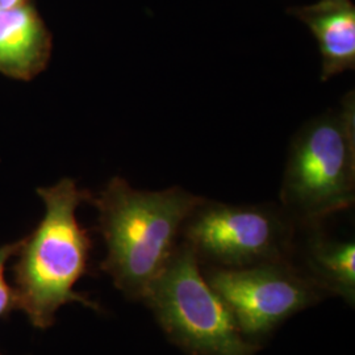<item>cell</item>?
<instances>
[{
	"label": "cell",
	"mask_w": 355,
	"mask_h": 355,
	"mask_svg": "<svg viewBox=\"0 0 355 355\" xmlns=\"http://www.w3.org/2000/svg\"><path fill=\"white\" fill-rule=\"evenodd\" d=\"M51 41L29 6L0 12V73L19 80L38 76L51 60Z\"/></svg>",
	"instance_id": "ba28073f"
},
{
	"label": "cell",
	"mask_w": 355,
	"mask_h": 355,
	"mask_svg": "<svg viewBox=\"0 0 355 355\" xmlns=\"http://www.w3.org/2000/svg\"><path fill=\"white\" fill-rule=\"evenodd\" d=\"M295 227H320L355 200V99L311 120L292 142L280 190Z\"/></svg>",
	"instance_id": "3957f363"
},
{
	"label": "cell",
	"mask_w": 355,
	"mask_h": 355,
	"mask_svg": "<svg viewBox=\"0 0 355 355\" xmlns=\"http://www.w3.org/2000/svg\"><path fill=\"white\" fill-rule=\"evenodd\" d=\"M288 12L309 28L321 54V80L355 67V6L352 0H318Z\"/></svg>",
	"instance_id": "52a82bcc"
},
{
	"label": "cell",
	"mask_w": 355,
	"mask_h": 355,
	"mask_svg": "<svg viewBox=\"0 0 355 355\" xmlns=\"http://www.w3.org/2000/svg\"><path fill=\"white\" fill-rule=\"evenodd\" d=\"M202 271L243 338L258 346L284 321L327 297L291 261Z\"/></svg>",
	"instance_id": "8992f818"
},
{
	"label": "cell",
	"mask_w": 355,
	"mask_h": 355,
	"mask_svg": "<svg viewBox=\"0 0 355 355\" xmlns=\"http://www.w3.org/2000/svg\"><path fill=\"white\" fill-rule=\"evenodd\" d=\"M91 200L98 208L107 246L103 271L128 299L142 302L175 252L184 221L203 198L178 186L136 190L114 177Z\"/></svg>",
	"instance_id": "6da1fadb"
},
{
	"label": "cell",
	"mask_w": 355,
	"mask_h": 355,
	"mask_svg": "<svg viewBox=\"0 0 355 355\" xmlns=\"http://www.w3.org/2000/svg\"><path fill=\"white\" fill-rule=\"evenodd\" d=\"M37 192L45 214L16 253L13 290L16 309H21L35 328L46 329L64 305L79 303L94 311H99V305L74 290L89 271L91 239L79 224L76 209L91 199L89 192L79 190L70 178Z\"/></svg>",
	"instance_id": "7a4b0ae2"
},
{
	"label": "cell",
	"mask_w": 355,
	"mask_h": 355,
	"mask_svg": "<svg viewBox=\"0 0 355 355\" xmlns=\"http://www.w3.org/2000/svg\"><path fill=\"white\" fill-rule=\"evenodd\" d=\"M20 241L7 243L0 248V318H6L16 309V296L15 290L6 280V266L10 258L17 253L20 248Z\"/></svg>",
	"instance_id": "30bf717a"
},
{
	"label": "cell",
	"mask_w": 355,
	"mask_h": 355,
	"mask_svg": "<svg viewBox=\"0 0 355 355\" xmlns=\"http://www.w3.org/2000/svg\"><path fill=\"white\" fill-rule=\"evenodd\" d=\"M24 4H28L26 0H0V12L10 11V10H13V8L21 7Z\"/></svg>",
	"instance_id": "8fae6325"
},
{
	"label": "cell",
	"mask_w": 355,
	"mask_h": 355,
	"mask_svg": "<svg viewBox=\"0 0 355 355\" xmlns=\"http://www.w3.org/2000/svg\"><path fill=\"white\" fill-rule=\"evenodd\" d=\"M142 302L166 337L190 355H255L261 346L243 338L227 305L204 278L190 246L179 245Z\"/></svg>",
	"instance_id": "277c9868"
},
{
	"label": "cell",
	"mask_w": 355,
	"mask_h": 355,
	"mask_svg": "<svg viewBox=\"0 0 355 355\" xmlns=\"http://www.w3.org/2000/svg\"><path fill=\"white\" fill-rule=\"evenodd\" d=\"M295 229L282 209L204 199L183 224L180 237L202 267L240 268L291 261Z\"/></svg>",
	"instance_id": "5b68a950"
},
{
	"label": "cell",
	"mask_w": 355,
	"mask_h": 355,
	"mask_svg": "<svg viewBox=\"0 0 355 355\" xmlns=\"http://www.w3.org/2000/svg\"><path fill=\"white\" fill-rule=\"evenodd\" d=\"M300 262H292L325 296H338L352 308L355 304L354 241L330 240L318 227L308 228Z\"/></svg>",
	"instance_id": "9c48e42d"
},
{
	"label": "cell",
	"mask_w": 355,
	"mask_h": 355,
	"mask_svg": "<svg viewBox=\"0 0 355 355\" xmlns=\"http://www.w3.org/2000/svg\"><path fill=\"white\" fill-rule=\"evenodd\" d=\"M0 355H3V354H0Z\"/></svg>",
	"instance_id": "7c38bea8"
}]
</instances>
